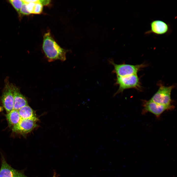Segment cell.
<instances>
[{
    "instance_id": "cell-17",
    "label": "cell",
    "mask_w": 177,
    "mask_h": 177,
    "mask_svg": "<svg viewBox=\"0 0 177 177\" xmlns=\"http://www.w3.org/2000/svg\"><path fill=\"white\" fill-rule=\"evenodd\" d=\"M50 0H39V2L43 6V5H47L49 4L50 2Z\"/></svg>"
},
{
    "instance_id": "cell-19",
    "label": "cell",
    "mask_w": 177,
    "mask_h": 177,
    "mask_svg": "<svg viewBox=\"0 0 177 177\" xmlns=\"http://www.w3.org/2000/svg\"><path fill=\"white\" fill-rule=\"evenodd\" d=\"M56 173H54L53 177H56Z\"/></svg>"
},
{
    "instance_id": "cell-1",
    "label": "cell",
    "mask_w": 177,
    "mask_h": 177,
    "mask_svg": "<svg viewBox=\"0 0 177 177\" xmlns=\"http://www.w3.org/2000/svg\"><path fill=\"white\" fill-rule=\"evenodd\" d=\"M42 49L45 55L49 62L59 60L64 61L66 59L67 50L61 47L48 31L43 36Z\"/></svg>"
},
{
    "instance_id": "cell-13",
    "label": "cell",
    "mask_w": 177,
    "mask_h": 177,
    "mask_svg": "<svg viewBox=\"0 0 177 177\" xmlns=\"http://www.w3.org/2000/svg\"><path fill=\"white\" fill-rule=\"evenodd\" d=\"M9 1L19 14L24 2L23 0H10Z\"/></svg>"
},
{
    "instance_id": "cell-15",
    "label": "cell",
    "mask_w": 177,
    "mask_h": 177,
    "mask_svg": "<svg viewBox=\"0 0 177 177\" xmlns=\"http://www.w3.org/2000/svg\"><path fill=\"white\" fill-rule=\"evenodd\" d=\"M20 14L24 15H28L30 14L28 11L26 7V3L24 2L20 10Z\"/></svg>"
},
{
    "instance_id": "cell-8",
    "label": "cell",
    "mask_w": 177,
    "mask_h": 177,
    "mask_svg": "<svg viewBox=\"0 0 177 177\" xmlns=\"http://www.w3.org/2000/svg\"><path fill=\"white\" fill-rule=\"evenodd\" d=\"M150 30L146 32V34L151 33L160 35L169 34L171 31L168 24L159 20L152 21L150 23Z\"/></svg>"
},
{
    "instance_id": "cell-11",
    "label": "cell",
    "mask_w": 177,
    "mask_h": 177,
    "mask_svg": "<svg viewBox=\"0 0 177 177\" xmlns=\"http://www.w3.org/2000/svg\"><path fill=\"white\" fill-rule=\"evenodd\" d=\"M18 111L22 119H38L33 110L28 105L22 107Z\"/></svg>"
},
{
    "instance_id": "cell-9",
    "label": "cell",
    "mask_w": 177,
    "mask_h": 177,
    "mask_svg": "<svg viewBox=\"0 0 177 177\" xmlns=\"http://www.w3.org/2000/svg\"><path fill=\"white\" fill-rule=\"evenodd\" d=\"M0 177H28L23 173L15 170L9 165L2 156L0 170Z\"/></svg>"
},
{
    "instance_id": "cell-4",
    "label": "cell",
    "mask_w": 177,
    "mask_h": 177,
    "mask_svg": "<svg viewBox=\"0 0 177 177\" xmlns=\"http://www.w3.org/2000/svg\"><path fill=\"white\" fill-rule=\"evenodd\" d=\"M174 86H165L161 85L157 92L150 100L157 103L165 105H172L171 91Z\"/></svg>"
},
{
    "instance_id": "cell-10",
    "label": "cell",
    "mask_w": 177,
    "mask_h": 177,
    "mask_svg": "<svg viewBox=\"0 0 177 177\" xmlns=\"http://www.w3.org/2000/svg\"><path fill=\"white\" fill-rule=\"evenodd\" d=\"M14 95L13 109L18 111L22 107L28 105L26 98L21 93L19 89L13 85Z\"/></svg>"
},
{
    "instance_id": "cell-6",
    "label": "cell",
    "mask_w": 177,
    "mask_h": 177,
    "mask_svg": "<svg viewBox=\"0 0 177 177\" xmlns=\"http://www.w3.org/2000/svg\"><path fill=\"white\" fill-rule=\"evenodd\" d=\"M142 113L143 114L147 112H150L157 117H159L165 111L171 110L174 108V106L172 105H162L154 102L150 100L144 101Z\"/></svg>"
},
{
    "instance_id": "cell-2",
    "label": "cell",
    "mask_w": 177,
    "mask_h": 177,
    "mask_svg": "<svg viewBox=\"0 0 177 177\" xmlns=\"http://www.w3.org/2000/svg\"><path fill=\"white\" fill-rule=\"evenodd\" d=\"M116 84L119 87L115 95L122 92L126 89L134 88L139 89L141 87L139 79L137 74L124 77L117 76Z\"/></svg>"
},
{
    "instance_id": "cell-7",
    "label": "cell",
    "mask_w": 177,
    "mask_h": 177,
    "mask_svg": "<svg viewBox=\"0 0 177 177\" xmlns=\"http://www.w3.org/2000/svg\"><path fill=\"white\" fill-rule=\"evenodd\" d=\"M37 120L33 119H22L17 124L12 128V131L22 134L28 133L37 126L36 122Z\"/></svg>"
},
{
    "instance_id": "cell-12",
    "label": "cell",
    "mask_w": 177,
    "mask_h": 177,
    "mask_svg": "<svg viewBox=\"0 0 177 177\" xmlns=\"http://www.w3.org/2000/svg\"><path fill=\"white\" fill-rule=\"evenodd\" d=\"M6 117L9 124L12 127L17 124L22 119L18 111L14 110L7 113Z\"/></svg>"
},
{
    "instance_id": "cell-16",
    "label": "cell",
    "mask_w": 177,
    "mask_h": 177,
    "mask_svg": "<svg viewBox=\"0 0 177 177\" xmlns=\"http://www.w3.org/2000/svg\"><path fill=\"white\" fill-rule=\"evenodd\" d=\"M35 3L36 2H31L26 3L27 9L28 11L30 14H32L33 13L34 7Z\"/></svg>"
},
{
    "instance_id": "cell-18",
    "label": "cell",
    "mask_w": 177,
    "mask_h": 177,
    "mask_svg": "<svg viewBox=\"0 0 177 177\" xmlns=\"http://www.w3.org/2000/svg\"><path fill=\"white\" fill-rule=\"evenodd\" d=\"M24 2L25 3H28L30 2H39V0H23Z\"/></svg>"
},
{
    "instance_id": "cell-3",
    "label": "cell",
    "mask_w": 177,
    "mask_h": 177,
    "mask_svg": "<svg viewBox=\"0 0 177 177\" xmlns=\"http://www.w3.org/2000/svg\"><path fill=\"white\" fill-rule=\"evenodd\" d=\"M110 62L114 67L113 72L115 73L117 76L120 77L137 74L138 72L145 66L143 64L136 65L117 64L112 61H110Z\"/></svg>"
},
{
    "instance_id": "cell-5",
    "label": "cell",
    "mask_w": 177,
    "mask_h": 177,
    "mask_svg": "<svg viewBox=\"0 0 177 177\" xmlns=\"http://www.w3.org/2000/svg\"><path fill=\"white\" fill-rule=\"evenodd\" d=\"M13 84H10L7 79L5 80V85L2 91L1 100L2 105L7 113L13 109Z\"/></svg>"
},
{
    "instance_id": "cell-14",
    "label": "cell",
    "mask_w": 177,
    "mask_h": 177,
    "mask_svg": "<svg viewBox=\"0 0 177 177\" xmlns=\"http://www.w3.org/2000/svg\"><path fill=\"white\" fill-rule=\"evenodd\" d=\"M43 6L39 2H36L32 14H41L43 11Z\"/></svg>"
}]
</instances>
